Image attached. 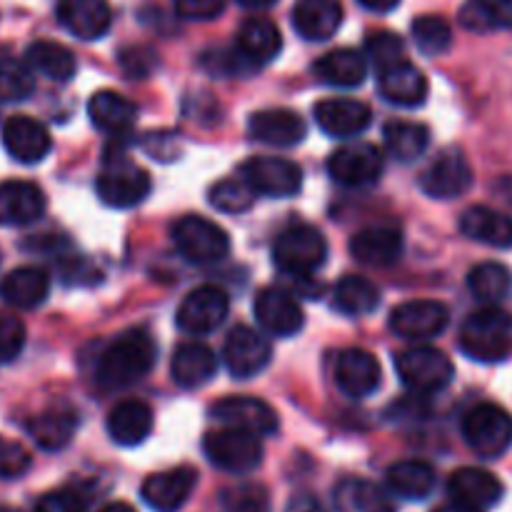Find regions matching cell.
<instances>
[{
    "label": "cell",
    "instance_id": "44",
    "mask_svg": "<svg viewBox=\"0 0 512 512\" xmlns=\"http://www.w3.org/2000/svg\"><path fill=\"white\" fill-rule=\"evenodd\" d=\"M413 40L418 50L428 58L448 53L453 45V28L440 15H420L413 20Z\"/></svg>",
    "mask_w": 512,
    "mask_h": 512
},
{
    "label": "cell",
    "instance_id": "5",
    "mask_svg": "<svg viewBox=\"0 0 512 512\" xmlns=\"http://www.w3.org/2000/svg\"><path fill=\"white\" fill-rule=\"evenodd\" d=\"M203 453L215 468L230 475H248L263 463V445L258 435L238 428L213 430L205 435Z\"/></svg>",
    "mask_w": 512,
    "mask_h": 512
},
{
    "label": "cell",
    "instance_id": "51",
    "mask_svg": "<svg viewBox=\"0 0 512 512\" xmlns=\"http://www.w3.org/2000/svg\"><path fill=\"white\" fill-rule=\"evenodd\" d=\"M173 5L188 20H213L223 13L225 0H173Z\"/></svg>",
    "mask_w": 512,
    "mask_h": 512
},
{
    "label": "cell",
    "instance_id": "31",
    "mask_svg": "<svg viewBox=\"0 0 512 512\" xmlns=\"http://www.w3.org/2000/svg\"><path fill=\"white\" fill-rule=\"evenodd\" d=\"M153 430V410L143 400H123L108 415V435L123 448L145 443Z\"/></svg>",
    "mask_w": 512,
    "mask_h": 512
},
{
    "label": "cell",
    "instance_id": "54",
    "mask_svg": "<svg viewBox=\"0 0 512 512\" xmlns=\"http://www.w3.org/2000/svg\"><path fill=\"white\" fill-rule=\"evenodd\" d=\"M235 3L243 5V8H248V10H265V8H270V5L278 3V0H235Z\"/></svg>",
    "mask_w": 512,
    "mask_h": 512
},
{
    "label": "cell",
    "instance_id": "32",
    "mask_svg": "<svg viewBox=\"0 0 512 512\" xmlns=\"http://www.w3.org/2000/svg\"><path fill=\"white\" fill-rule=\"evenodd\" d=\"M460 230L475 243L490 248H512V218L488 205H473L460 218Z\"/></svg>",
    "mask_w": 512,
    "mask_h": 512
},
{
    "label": "cell",
    "instance_id": "50",
    "mask_svg": "<svg viewBox=\"0 0 512 512\" xmlns=\"http://www.w3.org/2000/svg\"><path fill=\"white\" fill-rule=\"evenodd\" d=\"M35 512H85V498L78 490H53L38 500Z\"/></svg>",
    "mask_w": 512,
    "mask_h": 512
},
{
    "label": "cell",
    "instance_id": "57",
    "mask_svg": "<svg viewBox=\"0 0 512 512\" xmlns=\"http://www.w3.org/2000/svg\"><path fill=\"white\" fill-rule=\"evenodd\" d=\"M0 512H25V510H18V508H10V505H0Z\"/></svg>",
    "mask_w": 512,
    "mask_h": 512
},
{
    "label": "cell",
    "instance_id": "23",
    "mask_svg": "<svg viewBox=\"0 0 512 512\" xmlns=\"http://www.w3.org/2000/svg\"><path fill=\"white\" fill-rule=\"evenodd\" d=\"M235 50L240 58L250 65L253 70L263 68V65L273 63L283 50V35H280L278 25L268 18H248L238 30V43Z\"/></svg>",
    "mask_w": 512,
    "mask_h": 512
},
{
    "label": "cell",
    "instance_id": "38",
    "mask_svg": "<svg viewBox=\"0 0 512 512\" xmlns=\"http://www.w3.org/2000/svg\"><path fill=\"white\" fill-rule=\"evenodd\" d=\"M433 465L425 460H403L388 470V488L405 500H425L435 488Z\"/></svg>",
    "mask_w": 512,
    "mask_h": 512
},
{
    "label": "cell",
    "instance_id": "36",
    "mask_svg": "<svg viewBox=\"0 0 512 512\" xmlns=\"http://www.w3.org/2000/svg\"><path fill=\"white\" fill-rule=\"evenodd\" d=\"M338 512H395L393 500L380 485L363 478H345L335 488Z\"/></svg>",
    "mask_w": 512,
    "mask_h": 512
},
{
    "label": "cell",
    "instance_id": "28",
    "mask_svg": "<svg viewBox=\"0 0 512 512\" xmlns=\"http://www.w3.org/2000/svg\"><path fill=\"white\" fill-rule=\"evenodd\" d=\"M448 493L455 503L485 510L500 503V498H503V483L483 468H460L450 475Z\"/></svg>",
    "mask_w": 512,
    "mask_h": 512
},
{
    "label": "cell",
    "instance_id": "16",
    "mask_svg": "<svg viewBox=\"0 0 512 512\" xmlns=\"http://www.w3.org/2000/svg\"><path fill=\"white\" fill-rule=\"evenodd\" d=\"M448 323V308L438 300H410L390 313V328L405 340H430L443 333Z\"/></svg>",
    "mask_w": 512,
    "mask_h": 512
},
{
    "label": "cell",
    "instance_id": "49",
    "mask_svg": "<svg viewBox=\"0 0 512 512\" xmlns=\"http://www.w3.org/2000/svg\"><path fill=\"white\" fill-rule=\"evenodd\" d=\"M30 465H33V458H30V453L23 445L15 443V440L0 438V478H23L30 470Z\"/></svg>",
    "mask_w": 512,
    "mask_h": 512
},
{
    "label": "cell",
    "instance_id": "24",
    "mask_svg": "<svg viewBox=\"0 0 512 512\" xmlns=\"http://www.w3.org/2000/svg\"><path fill=\"white\" fill-rule=\"evenodd\" d=\"M45 213L43 190L28 180H5L0 183V225L20 228L30 225Z\"/></svg>",
    "mask_w": 512,
    "mask_h": 512
},
{
    "label": "cell",
    "instance_id": "26",
    "mask_svg": "<svg viewBox=\"0 0 512 512\" xmlns=\"http://www.w3.org/2000/svg\"><path fill=\"white\" fill-rule=\"evenodd\" d=\"M343 25L340 0H298L293 8V28L310 43L330 40Z\"/></svg>",
    "mask_w": 512,
    "mask_h": 512
},
{
    "label": "cell",
    "instance_id": "27",
    "mask_svg": "<svg viewBox=\"0 0 512 512\" xmlns=\"http://www.w3.org/2000/svg\"><path fill=\"white\" fill-rule=\"evenodd\" d=\"M350 253L368 268H388V265L398 263L403 255V235L388 225L363 228L350 240Z\"/></svg>",
    "mask_w": 512,
    "mask_h": 512
},
{
    "label": "cell",
    "instance_id": "15",
    "mask_svg": "<svg viewBox=\"0 0 512 512\" xmlns=\"http://www.w3.org/2000/svg\"><path fill=\"white\" fill-rule=\"evenodd\" d=\"M210 413L225 428L248 430V433L258 435V438L260 435L278 433L280 428L278 413L265 400L250 398V395H230V398L218 400Z\"/></svg>",
    "mask_w": 512,
    "mask_h": 512
},
{
    "label": "cell",
    "instance_id": "8",
    "mask_svg": "<svg viewBox=\"0 0 512 512\" xmlns=\"http://www.w3.org/2000/svg\"><path fill=\"white\" fill-rule=\"evenodd\" d=\"M150 188H153L150 175L125 158L108 160L103 173L98 175V183H95L98 198L115 210H128L140 205L150 195Z\"/></svg>",
    "mask_w": 512,
    "mask_h": 512
},
{
    "label": "cell",
    "instance_id": "3",
    "mask_svg": "<svg viewBox=\"0 0 512 512\" xmlns=\"http://www.w3.org/2000/svg\"><path fill=\"white\" fill-rule=\"evenodd\" d=\"M328 258V243L313 225L295 223L278 235L273 245V260L280 273L290 278H310Z\"/></svg>",
    "mask_w": 512,
    "mask_h": 512
},
{
    "label": "cell",
    "instance_id": "53",
    "mask_svg": "<svg viewBox=\"0 0 512 512\" xmlns=\"http://www.w3.org/2000/svg\"><path fill=\"white\" fill-rule=\"evenodd\" d=\"M365 10H373V13H390L400 5V0H358Z\"/></svg>",
    "mask_w": 512,
    "mask_h": 512
},
{
    "label": "cell",
    "instance_id": "14",
    "mask_svg": "<svg viewBox=\"0 0 512 512\" xmlns=\"http://www.w3.org/2000/svg\"><path fill=\"white\" fill-rule=\"evenodd\" d=\"M253 313L263 333L273 338H293L303 330L305 315L293 293L283 288H265L255 298Z\"/></svg>",
    "mask_w": 512,
    "mask_h": 512
},
{
    "label": "cell",
    "instance_id": "35",
    "mask_svg": "<svg viewBox=\"0 0 512 512\" xmlns=\"http://www.w3.org/2000/svg\"><path fill=\"white\" fill-rule=\"evenodd\" d=\"M313 73L333 88H358L368 75V58L353 48H335L315 63Z\"/></svg>",
    "mask_w": 512,
    "mask_h": 512
},
{
    "label": "cell",
    "instance_id": "12",
    "mask_svg": "<svg viewBox=\"0 0 512 512\" xmlns=\"http://www.w3.org/2000/svg\"><path fill=\"white\" fill-rule=\"evenodd\" d=\"M228 310L230 300L225 290L215 288V285H200L185 295L178 313H175V320H178V328L183 333L205 335L228 318Z\"/></svg>",
    "mask_w": 512,
    "mask_h": 512
},
{
    "label": "cell",
    "instance_id": "37",
    "mask_svg": "<svg viewBox=\"0 0 512 512\" xmlns=\"http://www.w3.org/2000/svg\"><path fill=\"white\" fill-rule=\"evenodd\" d=\"M25 63L30 70L45 75L48 80H58L65 83L78 70V60H75L73 50L65 45L55 43V40H35L25 50Z\"/></svg>",
    "mask_w": 512,
    "mask_h": 512
},
{
    "label": "cell",
    "instance_id": "6",
    "mask_svg": "<svg viewBox=\"0 0 512 512\" xmlns=\"http://www.w3.org/2000/svg\"><path fill=\"white\" fill-rule=\"evenodd\" d=\"M395 370L408 390L420 395H435L448 388L455 378V368L443 350L410 348L395 358Z\"/></svg>",
    "mask_w": 512,
    "mask_h": 512
},
{
    "label": "cell",
    "instance_id": "52",
    "mask_svg": "<svg viewBox=\"0 0 512 512\" xmlns=\"http://www.w3.org/2000/svg\"><path fill=\"white\" fill-rule=\"evenodd\" d=\"M120 63H123L125 73H128L130 78H145V75L153 70L155 58L148 48H130V50H123Z\"/></svg>",
    "mask_w": 512,
    "mask_h": 512
},
{
    "label": "cell",
    "instance_id": "18",
    "mask_svg": "<svg viewBox=\"0 0 512 512\" xmlns=\"http://www.w3.org/2000/svg\"><path fill=\"white\" fill-rule=\"evenodd\" d=\"M378 78L380 95L398 108H418L428 100V78L408 58L383 65Z\"/></svg>",
    "mask_w": 512,
    "mask_h": 512
},
{
    "label": "cell",
    "instance_id": "7",
    "mask_svg": "<svg viewBox=\"0 0 512 512\" xmlns=\"http://www.w3.org/2000/svg\"><path fill=\"white\" fill-rule=\"evenodd\" d=\"M173 243L185 260L210 265L230 253V238L220 225L200 215H185L173 225Z\"/></svg>",
    "mask_w": 512,
    "mask_h": 512
},
{
    "label": "cell",
    "instance_id": "2",
    "mask_svg": "<svg viewBox=\"0 0 512 512\" xmlns=\"http://www.w3.org/2000/svg\"><path fill=\"white\" fill-rule=\"evenodd\" d=\"M460 348L478 363H500L512 353V315L505 310H475L460 328Z\"/></svg>",
    "mask_w": 512,
    "mask_h": 512
},
{
    "label": "cell",
    "instance_id": "33",
    "mask_svg": "<svg viewBox=\"0 0 512 512\" xmlns=\"http://www.w3.org/2000/svg\"><path fill=\"white\" fill-rule=\"evenodd\" d=\"M170 373L173 380L185 390L203 388L205 383L213 380L218 373V358L213 350L203 343H183L173 353V363H170Z\"/></svg>",
    "mask_w": 512,
    "mask_h": 512
},
{
    "label": "cell",
    "instance_id": "17",
    "mask_svg": "<svg viewBox=\"0 0 512 512\" xmlns=\"http://www.w3.org/2000/svg\"><path fill=\"white\" fill-rule=\"evenodd\" d=\"M198 473L188 465L163 470V473L150 475L143 483V500L155 512H178L193 495Z\"/></svg>",
    "mask_w": 512,
    "mask_h": 512
},
{
    "label": "cell",
    "instance_id": "1",
    "mask_svg": "<svg viewBox=\"0 0 512 512\" xmlns=\"http://www.w3.org/2000/svg\"><path fill=\"white\" fill-rule=\"evenodd\" d=\"M158 348L145 330H128L105 348L95 365V385L103 393H118L130 388L153 370Z\"/></svg>",
    "mask_w": 512,
    "mask_h": 512
},
{
    "label": "cell",
    "instance_id": "56",
    "mask_svg": "<svg viewBox=\"0 0 512 512\" xmlns=\"http://www.w3.org/2000/svg\"><path fill=\"white\" fill-rule=\"evenodd\" d=\"M98 512H138V510L128 503H108V505H103Z\"/></svg>",
    "mask_w": 512,
    "mask_h": 512
},
{
    "label": "cell",
    "instance_id": "40",
    "mask_svg": "<svg viewBox=\"0 0 512 512\" xmlns=\"http://www.w3.org/2000/svg\"><path fill=\"white\" fill-rule=\"evenodd\" d=\"M460 25L473 33L512 28V0H468L460 10Z\"/></svg>",
    "mask_w": 512,
    "mask_h": 512
},
{
    "label": "cell",
    "instance_id": "22",
    "mask_svg": "<svg viewBox=\"0 0 512 512\" xmlns=\"http://www.w3.org/2000/svg\"><path fill=\"white\" fill-rule=\"evenodd\" d=\"M248 130L258 143L273 145V148H295L308 135V125L298 113L285 108L260 110L250 115Z\"/></svg>",
    "mask_w": 512,
    "mask_h": 512
},
{
    "label": "cell",
    "instance_id": "30",
    "mask_svg": "<svg viewBox=\"0 0 512 512\" xmlns=\"http://www.w3.org/2000/svg\"><path fill=\"white\" fill-rule=\"evenodd\" d=\"M75 430H78V413L68 405H53V408L43 410L28 420V433L35 440V445L48 453H58V450L68 448L73 440Z\"/></svg>",
    "mask_w": 512,
    "mask_h": 512
},
{
    "label": "cell",
    "instance_id": "19",
    "mask_svg": "<svg viewBox=\"0 0 512 512\" xmlns=\"http://www.w3.org/2000/svg\"><path fill=\"white\" fill-rule=\"evenodd\" d=\"M3 148L13 160L23 165L43 163L48 158L53 140H50L48 128L28 115H13L3 125Z\"/></svg>",
    "mask_w": 512,
    "mask_h": 512
},
{
    "label": "cell",
    "instance_id": "43",
    "mask_svg": "<svg viewBox=\"0 0 512 512\" xmlns=\"http://www.w3.org/2000/svg\"><path fill=\"white\" fill-rule=\"evenodd\" d=\"M468 288L480 303H500L510 290V270L500 263L475 265L468 275Z\"/></svg>",
    "mask_w": 512,
    "mask_h": 512
},
{
    "label": "cell",
    "instance_id": "13",
    "mask_svg": "<svg viewBox=\"0 0 512 512\" xmlns=\"http://www.w3.org/2000/svg\"><path fill=\"white\" fill-rule=\"evenodd\" d=\"M473 185V168L460 150H443L420 175V190L430 198H460Z\"/></svg>",
    "mask_w": 512,
    "mask_h": 512
},
{
    "label": "cell",
    "instance_id": "45",
    "mask_svg": "<svg viewBox=\"0 0 512 512\" xmlns=\"http://www.w3.org/2000/svg\"><path fill=\"white\" fill-rule=\"evenodd\" d=\"M255 193L243 178H225L210 188V205L220 213L240 215L253 208Z\"/></svg>",
    "mask_w": 512,
    "mask_h": 512
},
{
    "label": "cell",
    "instance_id": "20",
    "mask_svg": "<svg viewBox=\"0 0 512 512\" xmlns=\"http://www.w3.org/2000/svg\"><path fill=\"white\" fill-rule=\"evenodd\" d=\"M380 363L363 348H348L335 360V383L348 398H368L380 388Z\"/></svg>",
    "mask_w": 512,
    "mask_h": 512
},
{
    "label": "cell",
    "instance_id": "55",
    "mask_svg": "<svg viewBox=\"0 0 512 512\" xmlns=\"http://www.w3.org/2000/svg\"><path fill=\"white\" fill-rule=\"evenodd\" d=\"M433 512H483V510H478V508H470V505H463V503H448V505H440L438 510H433Z\"/></svg>",
    "mask_w": 512,
    "mask_h": 512
},
{
    "label": "cell",
    "instance_id": "11",
    "mask_svg": "<svg viewBox=\"0 0 512 512\" xmlns=\"http://www.w3.org/2000/svg\"><path fill=\"white\" fill-rule=\"evenodd\" d=\"M223 358L230 375L245 380L255 378V375L268 368L270 360H273V348H270V340L260 330L238 325L225 338Z\"/></svg>",
    "mask_w": 512,
    "mask_h": 512
},
{
    "label": "cell",
    "instance_id": "9",
    "mask_svg": "<svg viewBox=\"0 0 512 512\" xmlns=\"http://www.w3.org/2000/svg\"><path fill=\"white\" fill-rule=\"evenodd\" d=\"M240 178L250 185L255 195L265 198H293L303 188V170L298 163L285 158H250L240 165Z\"/></svg>",
    "mask_w": 512,
    "mask_h": 512
},
{
    "label": "cell",
    "instance_id": "47",
    "mask_svg": "<svg viewBox=\"0 0 512 512\" xmlns=\"http://www.w3.org/2000/svg\"><path fill=\"white\" fill-rule=\"evenodd\" d=\"M365 55L370 58V63L383 68V65H390L395 63V60L405 58V43L400 35L380 30V33L370 35L368 38V43H365Z\"/></svg>",
    "mask_w": 512,
    "mask_h": 512
},
{
    "label": "cell",
    "instance_id": "10",
    "mask_svg": "<svg viewBox=\"0 0 512 512\" xmlns=\"http://www.w3.org/2000/svg\"><path fill=\"white\" fill-rule=\"evenodd\" d=\"M385 170V155L373 143H350L328 158V173L345 188H368Z\"/></svg>",
    "mask_w": 512,
    "mask_h": 512
},
{
    "label": "cell",
    "instance_id": "48",
    "mask_svg": "<svg viewBox=\"0 0 512 512\" xmlns=\"http://www.w3.org/2000/svg\"><path fill=\"white\" fill-rule=\"evenodd\" d=\"M25 325L18 315L0 313V365H8L23 353Z\"/></svg>",
    "mask_w": 512,
    "mask_h": 512
},
{
    "label": "cell",
    "instance_id": "46",
    "mask_svg": "<svg viewBox=\"0 0 512 512\" xmlns=\"http://www.w3.org/2000/svg\"><path fill=\"white\" fill-rule=\"evenodd\" d=\"M223 512H270V495L263 485L243 483L223 490L220 495Z\"/></svg>",
    "mask_w": 512,
    "mask_h": 512
},
{
    "label": "cell",
    "instance_id": "25",
    "mask_svg": "<svg viewBox=\"0 0 512 512\" xmlns=\"http://www.w3.org/2000/svg\"><path fill=\"white\" fill-rule=\"evenodd\" d=\"M58 20L80 40H100L110 30L113 13L105 0H60Z\"/></svg>",
    "mask_w": 512,
    "mask_h": 512
},
{
    "label": "cell",
    "instance_id": "29",
    "mask_svg": "<svg viewBox=\"0 0 512 512\" xmlns=\"http://www.w3.org/2000/svg\"><path fill=\"white\" fill-rule=\"evenodd\" d=\"M50 293V275L45 270L25 265L15 268L0 280V300L8 303L10 308L33 310L40 303H45Z\"/></svg>",
    "mask_w": 512,
    "mask_h": 512
},
{
    "label": "cell",
    "instance_id": "41",
    "mask_svg": "<svg viewBox=\"0 0 512 512\" xmlns=\"http://www.w3.org/2000/svg\"><path fill=\"white\" fill-rule=\"evenodd\" d=\"M385 145L390 155L400 163H413L428 150L430 130L423 123H410V120H395L388 123L383 130Z\"/></svg>",
    "mask_w": 512,
    "mask_h": 512
},
{
    "label": "cell",
    "instance_id": "42",
    "mask_svg": "<svg viewBox=\"0 0 512 512\" xmlns=\"http://www.w3.org/2000/svg\"><path fill=\"white\" fill-rule=\"evenodd\" d=\"M35 90L33 70L15 58L8 48H0V105L20 103Z\"/></svg>",
    "mask_w": 512,
    "mask_h": 512
},
{
    "label": "cell",
    "instance_id": "34",
    "mask_svg": "<svg viewBox=\"0 0 512 512\" xmlns=\"http://www.w3.org/2000/svg\"><path fill=\"white\" fill-rule=\"evenodd\" d=\"M88 115L95 128L120 138V135L133 130L135 120H138V108L125 95L113 93V90H100L90 98Z\"/></svg>",
    "mask_w": 512,
    "mask_h": 512
},
{
    "label": "cell",
    "instance_id": "21",
    "mask_svg": "<svg viewBox=\"0 0 512 512\" xmlns=\"http://www.w3.org/2000/svg\"><path fill=\"white\" fill-rule=\"evenodd\" d=\"M315 123L330 138H355L373 123V110L355 98H328L315 105Z\"/></svg>",
    "mask_w": 512,
    "mask_h": 512
},
{
    "label": "cell",
    "instance_id": "39",
    "mask_svg": "<svg viewBox=\"0 0 512 512\" xmlns=\"http://www.w3.org/2000/svg\"><path fill=\"white\" fill-rule=\"evenodd\" d=\"M380 305V293L363 275H345L333 290V308L348 318L373 313Z\"/></svg>",
    "mask_w": 512,
    "mask_h": 512
},
{
    "label": "cell",
    "instance_id": "4",
    "mask_svg": "<svg viewBox=\"0 0 512 512\" xmlns=\"http://www.w3.org/2000/svg\"><path fill=\"white\" fill-rule=\"evenodd\" d=\"M463 438L480 458H500L512 445V415L495 403L475 405L463 420Z\"/></svg>",
    "mask_w": 512,
    "mask_h": 512
}]
</instances>
